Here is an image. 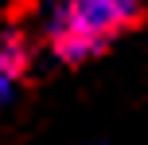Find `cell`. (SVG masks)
Instances as JSON below:
<instances>
[{
    "label": "cell",
    "instance_id": "7a4b0ae2",
    "mask_svg": "<svg viewBox=\"0 0 148 145\" xmlns=\"http://www.w3.org/2000/svg\"><path fill=\"white\" fill-rule=\"evenodd\" d=\"M31 67V47L20 31H0V110L20 94Z\"/></svg>",
    "mask_w": 148,
    "mask_h": 145
},
{
    "label": "cell",
    "instance_id": "6da1fadb",
    "mask_svg": "<svg viewBox=\"0 0 148 145\" xmlns=\"http://www.w3.org/2000/svg\"><path fill=\"white\" fill-rule=\"evenodd\" d=\"M144 0H39V31L59 63L101 55L129 24L140 20Z\"/></svg>",
    "mask_w": 148,
    "mask_h": 145
}]
</instances>
